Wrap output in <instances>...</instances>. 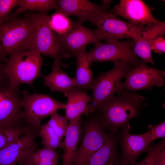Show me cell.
I'll use <instances>...</instances> for the list:
<instances>
[{"label": "cell", "mask_w": 165, "mask_h": 165, "mask_svg": "<svg viewBox=\"0 0 165 165\" xmlns=\"http://www.w3.org/2000/svg\"><path fill=\"white\" fill-rule=\"evenodd\" d=\"M6 77L7 76L5 71V65L0 63V82L4 80Z\"/></svg>", "instance_id": "836d02e7"}, {"label": "cell", "mask_w": 165, "mask_h": 165, "mask_svg": "<svg viewBox=\"0 0 165 165\" xmlns=\"http://www.w3.org/2000/svg\"><path fill=\"white\" fill-rule=\"evenodd\" d=\"M18 89L8 85L0 91V129L26 126Z\"/></svg>", "instance_id": "8fae6325"}, {"label": "cell", "mask_w": 165, "mask_h": 165, "mask_svg": "<svg viewBox=\"0 0 165 165\" xmlns=\"http://www.w3.org/2000/svg\"><path fill=\"white\" fill-rule=\"evenodd\" d=\"M151 50L156 53L162 54L165 52V39L163 36H157L149 42Z\"/></svg>", "instance_id": "1f68e13d"}, {"label": "cell", "mask_w": 165, "mask_h": 165, "mask_svg": "<svg viewBox=\"0 0 165 165\" xmlns=\"http://www.w3.org/2000/svg\"><path fill=\"white\" fill-rule=\"evenodd\" d=\"M105 128L101 117L93 119L86 124L80 146L72 165H86L105 142L109 134Z\"/></svg>", "instance_id": "30bf717a"}, {"label": "cell", "mask_w": 165, "mask_h": 165, "mask_svg": "<svg viewBox=\"0 0 165 165\" xmlns=\"http://www.w3.org/2000/svg\"><path fill=\"white\" fill-rule=\"evenodd\" d=\"M18 163L19 165H58V162L49 159L48 151L45 148L31 152Z\"/></svg>", "instance_id": "cb8c5ba5"}, {"label": "cell", "mask_w": 165, "mask_h": 165, "mask_svg": "<svg viewBox=\"0 0 165 165\" xmlns=\"http://www.w3.org/2000/svg\"><path fill=\"white\" fill-rule=\"evenodd\" d=\"M121 128L119 138L121 150L120 158L123 163L130 165L136 162L141 154L147 151L151 143L150 132L148 131L140 134H131L129 123Z\"/></svg>", "instance_id": "5bb4252c"}, {"label": "cell", "mask_w": 165, "mask_h": 165, "mask_svg": "<svg viewBox=\"0 0 165 165\" xmlns=\"http://www.w3.org/2000/svg\"><path fill=\"white\" fill-rule=\"evenodd\" d=\"M134 40L132 39L114 43H95L94 47L87 53L89 61L96 62L111 61L113 63L122 62L138 66L144 63L134 52Z\"/></svg>", "instance_id": "52a82bcc"}, {"label": "cell", "mask_w": 165, "mask_h": 165, "mask_svg": "<svg viewBox=\"0 0 165 165\" xmlns=\"http://www.w3.org/2000/svg\"><path fill=\"white\" fill-rule=\"evenodd\" d=\"M38 135L44 147L54 149L62 148V142L52 128L47 123L41 126Z\"/></svg>", "instance_id": "484cf974"}, {"label": "cell", "mask_w": 165, "mask_h": 165, "mask_svg": "<svg viewBox=\"0 0 165 165\" xmlns=\"http://www.w3.org/2000/svg\"><path fill=\"white\" fill-rule=\"evenodd\" d=\"M111 70L102 73L94 80L91 89L92 97L88 105L89 114L100 107L114 95L123 90L121 81L126 74L133 68L132 65L122 62L114 63Z\"/></svg>", "instance_id": "277c9868"}, {"label": "cell", "mask_w": 165, "mask_h": 165, "mask_svg": "<svg viewBox=\"0 0 165 165\" xmlns=\"http://www.w3.org/2000/svg\"><path fill=\"white\" fill-rule=\"evenodd\" d=\"M19 0H0V25L7 18L11 11L18 6Z\"/></svg>", "instance_id": "f546056e"}, {"label": "cell", "mask_w": 165, "mask_h": 165, "mask_svg": "<svg viewBox=\"0 0 165 165\" xmlns=\"http://www.w3.org/2000/svg\"><path fill=\"white\" fill-rule=\"evenodd\" d=\"M152 9L140 0H121L110 11L116 16H120L130 23L146 26L160 21L154 17Z\"/></svg>", "instance_id": "4fadbf2b"}, {"label": "cell", "mask_w": 165, "mask_h": 165, "mask_svg": "<svg viewBox=\"0 0 165 165\" xmlns=\"http://www.w3.org/2000/svg\"><path fill=\"white\" fill-rule=\"evenodd\" d=\"M75 57L77 59L76 73L74 78L75 87L80 90L91 89L94 81L90 68L92 64L89 61L86 49L79 53Z\"/></svg>", "instance_id": "7402d4cb"}, {"label": "cell", "mask_w": 165, "mask_h": 165, "mask_svg": "<svg viewBox=\"0 0 165 165\" xmlns=\"http://www.w3.org/2000/svg\"><path fill=\"white\" fill-rule=\"evenodd\" d=\"M57 12L67 16H77L78 19L76 22L79 24L86 21L90 22L99 14L108 9L88 0H57Z\"/></svg>", "instance_id": "2e32d148"}, {"label": "cell", "mask_w": 165, "mask_h": 165, "mask_svg": "<svg viewBox=\"0 0 165 165\" xmlns=\"http://www.w3.org/2000/svg\"><path fill=\"white\" fill-rule=\"evenodd\" d=\"M113 165H129L123 163L121 160L120 158H119L116 161Z\"/></svg>", "instance_id": "d590c367"}, {"label": "cell", "mask_w": 165, "mask_h": 165, "mask_svg": "<svg viewBox=\"0 0 165 165\" xmlns=\"http://www.w3.org/2000/svg\"><path fill=\"white\" fill-rule=\"evenodd\" d=\"M148 127L149 130L150 138L151 142L159 138H165V121L156 125H149Z\"/></svg>", "instance_id": "4dcf8cb0"}, {"label": "cell", "mask_w": 165, "mask_h": 165, "mask_svg": "<svg viewBox=\"0 0 165 165\" xmlns=\"http://www.w3.org/2000/svg\"><path fill=\"white\" fill-rule=\"evenodd\" d=\"M64 94L68 99L65 117L68 121L79 119L83 114L89 115L88 104L91 97L85 90L75 88Z\"/></svg>", "instance_id": "ac0fdd59"}, {"label": "cell", "mask_w": 165, "mask_h": 165, "mask_svg": "<svg viewBox=\"0 0 165 165\" xmlns=\"http://www.w3.org/2000/svg\"><path fill=\"white\" fill-rule=\"evenodd\" d=\"M28 130L26 126L0 129V149L22 136Z\"/></svg>", "instance_id": "4316f807"}, {"label": "cell", "mask_w": 165, "mask_h": 165, "mask_svg": "<svg viewBox=\"0 0 165 165\" xmlns=\"http://www.w3.org/2000/svg\"><path fill=\"white\" fill-rule=\"evenodd\" d=\"M74 23V21L71 20L67 16L57 12L50 17L49 21L52 29L56 34L59 35L68 32L72 28Z\"/></svg>", "instance_id": "d4e9b609"}, {"label": "cell", "mask_w": 165, "mask_h": 165, "mask_svg": "<svg viewBox=\"0 0 165 165\" xmlns=\"http://www.w3.org/2000/svg\"><path fill=\"white\" fill-rule=\"evenodd\" d=\"M4 58V57H3L2 52L1 35L0 32V59Z\"/></svg>", "instance_id": "8d00e7d4"}, {"label": "cell", "mask_w": 165, "mask_h": 165, "mask_svg": "<svg viewBox=\"0 0 165 165\" xmlns=\"http://www.w3.org/2000/svg\"><path fill=\"white\" fill-rule=\"evenodd\" d=\"M106 101L99 108L105 128L116 134L119 129L136 117L147 98L135 92L121 90Z\"/></svg>", "instance_id": "6da1fadb"}, {"label": "cell", "mask_w": 165, "mask_h": 165, "mask_svg": "<svg viewBox=\"0 0 165 165\" xmlns=\"http://www.w3.org/2000/svg\"><path fill=\"white\" fill-rule=\"evenodd\" d=\"M18 7L7 18L17 16L27 10L47 13L51 9L58 8L57 1L55 0H19Z\"/></svg>", "instance_id": "603a6c76"}, {"label": "cell", "mask_w": 165, "mask_h": 165, "mask_svg": "<svg viewBox=\"0 0 165 165\" xmlns=\"http://www.w3.org/2000/svg\"><path fill=\"white\" fill-rule=\"evenodd\" d=\"M23 109L25 125L29 129L38 133L42 121L60 109H65L66 104L50 96L42 94L23 93Z\"/></svg>", "instance_id": "5b68a950"}, {"label": "cell", "mask_w": 165, "mask_h": 165, "mask_svg": "<svg viewBox=\"0 0 165 165\" xmlns=\"http://www.w3.org/2000/svg\"><path fill=\"white\" fill-rule=\"evenodd\" d=\"M82 133L81 118L69 121L62 142L63 152L62 165H72L78 150Z\"/></svg>", "instance_id": "d6986e66"}, {"label": "cell", "mask_w": 165, "mask_h": 165, "mask_svg": "<svg viewBox=\"0 0 165 165\" xmlns=\"http://www.w3.org/2000/svg\"><path fill=\"white\" fill-rule=\"evenodd\" d=\"M34 31L33 22L29 14L7 18L0 25L3 57L30 49Z\"/></svg>", "instance_id": "3957f363"}, {"label": "cell", "mask_w": 165, "mask_h": 165, "mask_svg": "<svg viewBox=\"0 0 165 165\" xmlns=\"http://www.w3.org/2000/svg\"><path fill=\"white\" fill-rule=\"evenodd\" d=\"M115 134H108L104 145L92 156L86 165H113L119 158L118 138Z\"/></svg>", "instance_id": "44dd1931"}, {"label": "cell", "mask_w": 165, "mask_h": 165, "mask_svg": "<svg viewBox=\"0 0 165 165\" xmlns=\"http://www.w3.org/2000/svg\"><path fill=\"white\" fill-rule=\"evenodd\" d=\"M5 65V71L8 79V86L18 89L21 84L33 87L37 78L42 76L41 69L43 64L41 54L35 50L30 49L10 55Z\"/></svg>", "instance_id": "7a4b0ae2"}, {"label": "cell", "mask_w": 165, "mask_h": 165, "mask_svg": "<svg viewBox=\"0 0 165 165\" xmlns=\"http://www.w3.org/2000/svg\"><path fill=\"white\" fill-rule=\"evenodd\" d=\"M165 33V22H159L145 26L140 36L134 40V52L135 55L141 58L144 63H150L153 64L152 51L149 44V41L159 36H163Z\"/></svg>", "instance_id": "e0dca14e"}, {"label": "cell", "mask_w": 165, "mask_h": 165, "mask_svg": "<svg viewBox=\"0 0 165 165\" xmlns=\"http://www.w3.org/2000/svg\"><path fill=\"white\" fill-rule=\"evenodd\" d=\"M111 0H101L102 4L101 5L104 7L108 9L110 6Z\"/></svg>", "instance_id": "e575fe53"}, {"label": "cell", "mask_w": 165, "mask_h": 165, "mask_svg": "<svg viewBox=\"0 0 165 165\" xmlns=\"http://www.w3.org/2000/svg\"><path fill=\"white\" fill-rule=\"evenodd\" d=\"M90 22L97 27L101 40L109 43L126 38L135 40L140 36L145 27L122 20L108 9L99 14Z\"/></svg>", "instance_id": "8992f818"}, {"label": "cell", "mask_w": 165, "mask_h": 165, "mask_svg": "<svg viewBox=\"0 0 165 165\" xmlns=\"http://www.w3.org/2000/svg\"><path fill=\"white\" fill-rule=\"evenodd\" d=\"M56 35L61 50L62 58L75 57L85 49L87 45L95 44L101 40L97 29L87 28L76 21L71 30L66 33Z\"/></svg>", "instance_id": "9c48e42d"}, {"label": "cell", "mask_w": 165, "mask_h": 165, "mask_svg": "<svg viewBox=\"0 0 165 165\" xmlns=\"http://www.w3.org/2000/svg\"><path fill=\"white\" fill-rule=\"evenodd\" d=\"M68 121L65 116L60 115L56 112L51 116L47 123L61 140L64 136L68 127Z\"/></svg>", "instance_id": "83f0119b"}, {"label": "cell", "mask_w": 165, "mask_h": 165, "mask_svg": "<svg viewBox=\"0 0 165 165\" xmlns=\"http://www.w3.org/2000/svg\"><path fill=\"white\" fill-rule=\"evenodd\" d=\"M63 66L61 61L55 60L51 72L47 75H42L44 85L49 87L52 92L64 94L75 88L74 78H70L62 70L61 67Z\"/></svg>", "instance_id": "ffe728a7"}, {"label": "cell", "mask_w": 165, "mask_h": 165, "mask_svg": "<svg viewBox=\"0 0 165 165\" xmlns=\"http://www.w3.org/2000/svg\"><path fill=\"white\" fill-rule=\"evenodd\" d=\"M38 133L29 129L24 134L0 149V165H16L38 148L35 139Z\"/></svg>", "instance_id": "9a60e30c"}, {"label": "cell", "mask_w": 165, "mask_h": 165, "mask_svg": "<svg viewBox=\"0 0 165 165\" xmlns=\"http://www.w3.org/2000/svg\"><path fill=\"white\" fill-rule=\"evenodd\" d=\"M151 143L147 151L148 154L140 162L138 163L135 162L130 165H154L157 155L165 147V138L157 144H154Z\"/></svg>", "instance_id": "f1b7e54d"}, {"label": "cell", "mask_w": 165, "mask_h": 165, "mask_svg": "<svg viewBox=\"0 0 165 165\" xmlns=\"http://www.w3.org/2000/svg\"><path fill=\"white\" fill-rule=\"evenodd\" d=\"M154 165H165V147L157 155Z\"/></svg>", "instance_id": "d6a6232c"}, {"label": "cell", "mask_w": 165, "mask_h": 165, "mask_svg": "<svg viewBox=\"0 0 165 165\" xmlns=\"http://www.w3.org/2000/svg\"><path fill=\"white\" fill-rule=\"evenodd\" d=\"M34 24V31L30 49L35 50L41 54L61 61V50L55 33L51 28L50 17L47 14L39 13H29Z\"/></svg>", "instance_id": "ba28073f"}, {"label": "cell", "mask_w": 165, "mask_h": 165, "mask_svg": "<svg viewBox=\"0 0 165 165\" xmlns=\"http://www.w3.org/2000/svg\"><path fill=\"white\" fill-rule=\"evenodd\" d=\"M165 72L149 67L144 63L134 67L125 75V81L122 83V89L126 91L149 90L154 86L164 85Z\"/></svg>", "instance_id": "7c38bea8"}]
</instances>
